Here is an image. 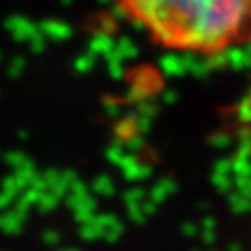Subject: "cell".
I'll list each match as a JSON object with an SVG mask.
<instances>
[{"label":"cell","instance_id":"1","mask_svg":"<svg viewBox=\"0 0 251 251\" xmlns=\"http://www.w3.org/2000/svg\"><path fill=\"white\" fill-rule=\"evenodd\" d=\"M116 6L170 52L220 56L251 39V0H116Z\"/></svg>","mask_w":251,"mask_h":251}]
</instances>
